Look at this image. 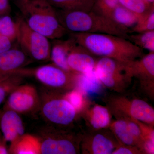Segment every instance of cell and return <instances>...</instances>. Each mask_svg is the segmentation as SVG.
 I'll list each match as a JSON object with an SVG mask.
<instances>
[{
    "label": "cell",
    "instance_id": "cell-21",
    "mask_svg": "<svg viewBox=\"0 0 154 154\" xmlns=\"http://www.w3.org/2000/svg\"><path fill=\"white\" fill-rule=\"evenodd\" d=\"M25 77L19 71L0 76V106L5 101L9 94L14 88L23 84Z\"/></svg>",
    "mask_w": 154,
    "mask_h": 154
},
{
    "label": "cell",
    "instance_id": "cell-2",
    "mask_svg": "<svg viewBox=\"0 0 154 154\" xmlns=\"http://www.w3.org/2000/svg\"><path fill=\"white\" fill-rule=\"evenodd\" d=\"M57 13L61 24L68 33H104L125 38L131 33L130 29L94 11L61 10Z\"/></svg>",
    "mask_w": 154,
    "mask_h": 154
},
{
    "label": "cell",
    "instance_id": "cell-10",
    "mask_svg": "<svg viewBox=\"0 0 154 154\" xmlns=\"http://www.w3.org/2000/svg\"><path fill=\"white\" fill-rule=\"evenodd\" d=\"M40 103V95L36 87L30 84H22L9 94L3 108L25 115L39 111Z\"/></svg>",
    "mask_w": 154,
    "mask_h": 154
},
{
    "label": "cell",
    "instance_id": "cell-13",
    "mask_svg": "<svg viewBox=\"0 0 154 154\" xmlns=\"http://www.w3.org/2000/svg\"><path fill=\"white\" fill-rule=\"evenodd\" d=\"M0 129L3 137L10 143L25 134L21 115L7 108H2L0 110Z\"/></svg>",
    "mask_w": 154,
    "mask_h": 154
},
{
    "label": "cell",
    "instance_id": "cell-19",
    "mask_svg": "<svg viewBox=\"0 0 154 154\" xmlns=\"http://www.w3.org/2000/svg\"><path fill=\"white\" fill-rule=\"evenodd\" d=\"M110 112L108 108L96 105L88 109L86 113L88 122L94 129L99 130L110 126Z\"/></svg>",
    "mask_w": 154,
    "mask_h": 154
},
{
    "label": "cell",
    "instance_id": "cell-17",
    "mask_svg": "<svg viewBox=\"0 0 154 154\" xmlns=\"http://www.w3.org/2000/svg\"><path fill=\"white\" fill-rule=\"evenodd\" d=\"M103 85L94 70L84 74H79L76 88L83 96H94L99 94L102 91Z\"/></svg>",
    "mask_w": 154,
    "mask_h": 154
},
{
    "label": "cell",
    "instance_id": "cell-28",
    "mask_svg": "<svg viewBox=\"0 0 154 154\" xmlns=\"http://www.w3.org/2000/svg\"><path fill=\"white\" fill-rule=\"evenodd\" d=\"M119 4V0H98L96 4V9L94 11L110 18L113 10Z\"/></svg>",
    "mask_w": 154,
    "mask_h": 154
},
{
    "label": "cell",
    "instance_id": "cell-6",
    "mask_svg": "<svg viewBox=\"0 0 154 154\" xmlns=\"http://www.w3.org/2000/svg\"><path fill=\"white\" fill-rule=\"evenodd\" d=\"M25 76H33L45 88L66 92L76 88L79 73L66 71L54 64L45 65L34 69H22Z\"/></svg>",
    "mask_w": 154,
    "mask_h": 154
},
{
    "label": "cell",
    "instance_id": "cell-8",
    "mask_svg": "<svg viewBox=\"0 0 154 154\" xmlns=\"http://www.w3.org/2000/svg\"><path fill=\"white\" fill-rule=\"evenodd\" d=\"M95 71L103 85L117 93L123 92L132 81L124 63L110 58L97 60Z\"/></svg>",
    "mask_w": 154,
    "mask_h": 154
},
{
    "label": "cell",
    "instance_id": "cell-22",
    "mask_svg": "<svg viewBox=\"0 0 154 154\" xmlns=\"http://www.w3.org/2000/svg\"><path fill=\"white\" fill-rule=\"evenodd\" d=\"M110 18L119 25L130 29L136 25L140 17L119 4L113 10Z\"/></svg>",
    "mask_w": 154,
    "mask_h": 154
},
{
    "label": "cell",
    "instance_id": "cell-18",
    "mask_svg": "<svg viewBox=\"0 0 154 154\" xmlns=\"http://www.w3.org/2000/svg\"><path fill=\"white\" fill-rule=\"evenodd\" d=\"M70 39L62 40L55 39L51 45L50 60L53 64L66 71L72 72L67 62L68 52Z\"/></svg>",
    "mask_w": 154,
    "mask_h": 154
},
{
    "label": "cell",
    "instance_id": "cell-34",
    "mask_svg": "<svg viewBox=\"0 0 154 154\" xmlns=\"http://www.w3.org/2000/svg\"><path fill=\"white\" fill-rule=\"evenodd\" d=\"M146 1L148 2H149L152 3V4H154V0H146Z\"/></svg>",
    "mask_w": 154,
    "mask_h": 154
},
{
    "label": "cell",
    "instance_id": "cell-7",
    "mask_svg": "<svg viewBox=\"0 0 154 154\" xmlns=\"http://www.w3.org/2000/svg\"><path fill=\"white\" fill-rule=\"evenodd\" d=\"M37 136L40 154H75L79 150L77 138L59 128L52 125L43 128Z\"/></svg>",
    "mask_w": 154,
    "mask_h": 154
},
{
    "label": "cell",
    "instance_id": "cell-9",
    "mask_svg": "<svg viewBox=\"0 0 154 154\" xmlns=\"http://www.w3.org/2000/svg\"><path fill=\"white\" fill-rule=\"evenodd\" d=\"M18 41L21 49L32 59L40 61L50 60L51 45L49 38L32 30L24 19L19 18Z\"/></svg>",
    "mask_w": 154,
    "mask_h": 154
},
{
    "label": "cell",
    "instance_id": "cell-12",
    "mask_svg": "<svg viewBox=\"0 0 154 154\" xmlns=\"http://www.w3.org/2000/svg\"><path fill=\"white\" fill-rule=\"evenodd\" d=\"M67 54V62L72 72L84 74L94 70L96 61L92 55L71 38Z\"/></svg>",
    "mask_w": 154,
    "mask_h": 154
},
{
    "label": "cell",
    "instance_id": "cell-24",
    "mask_svg": "<svg viewBox=\"0 0 154 154\" xmlns=\"http://www.w3.org/2000/svg\"><path fill=\"white\" fill-rule=\"evenodd\" d=\"M54 7L61 10H79L89 12L93 8L92 3L89 0H47Z\"/></svg>",
    "mask_w": 154,
    "mask_h": 154
},
{
    "label": "cell",
    "instance_id": "cell-1",
    "mask_svg": "<svg viewBox=\"0 0 154 154\" xmlns=\"http://www.w3.org/2000/svg\"><path fill=\"white\" fill-rule=\"evenodd\" d=\"M69 38L92 55L127 62L145 55L143 49L120 36L88 33H69Z\"/></svg>",
    "mask_w": 154,
    "mask_h": 154
},
{
    "label": "cell",
    "instance_id": "cell-27",
    "mask_svg": "<svg viewBox=\"0 0 154 154\" xmlns=\"http://www.w3.org/2000/svg\"><path fill=\"white\" fill-rule=\"evenodd\" d=\"M131 33H141L154 30V10L140 18L136 25L130 29Z\"/></svg>",
    "mask_w": 154,
    "mask_h": 154
},
{
    "label": "cell",
    "instance_id": "cell-3",
    "mask_svg": "<svg viewBox=\"0 0 154 154\" xmlns=\"http://www.w3.org/2000/svg\"><path fill=\"white\" fill-rule=\"evenodd\" d=\"M16 5L28 27L53 40L69 33L60 22L54 7L47 0H17Z\"/></svg>",
    "mask_w": 154,
    "mask_h": 154
},
{
    "label": "cell",
    "instance_id": "cell-16",
    "mask_svg": "<svg viewBox=\"0 0 154 154\" xmlns=\"http://www.w3.org/2000/svg\"><path fill=\"white\" fill-rule=\"evenodd\" d=\"M9 154H40V143L37 136L25 134L11 143L9 147Z\"/></svg>",
    "mask_w": 154,
    "mask_h": 154
},
{
    "label": "cell",
    "instance_id": "cell-4",
    "mask_svg": "<svg viewBox=\"0 0 154 154\" xmlns=\"http://www.w3.org/2000/svg\"><path fill=\"white\" fill-rule=\"evenodd\" d=\"M64 93L45 88L39 92L38 111L51 125L61 128L72 125L78 113L66 98Z\"/></svg>",
    "mask_w": 154,
    "mask_h": 154
},
{
    "label": "cell",
    "instance_id": "cell-30",
    "mask_svg": "<svg viewBox=\"0 0 154 154\" xmlns=\"http://www.w3.org/2000/svg\"><path fill=\"white\" fill-rule=\"evenodd\" d=\"M143 154L138 148L132 146H125L119 144L112 154Z\"/></svg>",
    "mask_w": 154,
    "mask_h": 154
},
{
    "label": "cell",
    "instance_id": "cell-20",
    "mask_svg": "<svg viewBox=\"0 0 154 154\" xmlns=\"http://www.w3.org/2000/svg\"><path fill=\"white\" fill-rule=\"evenodd\" d=\"M110 126L113 135L118 140L119 144L135 146L140 149L136 141L130 132L124 119H117L110 123Z\"/></svg>",
    "mask_w": 154,
    "mask_h": 154
},
{
    "label": "cell",
    "instance_id": "cell-5",
    "mask_svg": "<svg viewBox=\"0 0 154 154\" xmlns=\"http://www.w3.org/2000/svg\"><path fill=\"white\" fill-rule=\"evenodd\" d=\"M107 108L118 118H129L153 127L154 109L143 99L124 95L107 97Z\"/></svg>",
    "mask_w": 154,
    "mask_h": 154
},
{
    "label": "cell",
    "instance_id": "cell-25",
    "mask_svg": "<svg viewBox=\"0 0 154 154\" xmlns=\"http://www.w3.org/2000/svg\"><path fill=\"white\" fill-rule=\"evenodd\" d=\"M119 4L140 18L154 10V4L146 0H119Z\"/></svg>",
    "mask_w": 154,
    "mask_h": 154
},
{
    "label": "cell",
    "instance_id": "cell-14",
    "mask_svg": "<svg viewBox=\"0 0 154 154\" xmlns=\"http://www.w3.org/2000/svg\"><path fill=\"white\" fill-rule=\"evenodd\" d=\"M81 142L83 154H112L119 145L110 134L103 132L89 135Z\"/></svg>",
    "mask_w": 154,
    "mask_h": 154
},
{
    "label": "cell",
    "instance_id": "cell-29",
    "mask_svg": "<svg viewBox=\"0 0 154 154\" xmlns=\"http://www.w3.org/2000/svg\"><path fill=\"white\" fill-rule=\"evenodd\" d=\"M66 98L76 110L78 113L84 108V96L77 88L64 93Z\"/></svg>",
    "mask_w": 154,
    "mask_h": 154
},
{
    "label": "cell",
    "instance_id": "cell-26",
    "mask_svg": "<svg viewBox=\"0 0 154 154\" xmlns=\"http://www.w3.org/2000/svg\"><path fill=\"white\" fill-rule=\"evenodd\" d=\"M127 39L142 49L154 52V30L141 33H131Z\"/></svg>",
    "mask_w": 154,
    "mask_h": 154
},
{
    "label": "cell",
    "instance_id": "cell-23",
    "mask_svg": "<svg viewBox=\"0 0 154 154\" xmlns=\"http://www.w3.org/2000/svg\"><path fill=\"white\" fill-rule=\"evenodd\" d=\"M19 21H15L10 15L0 16V35L8 38L13 42L18 40Z\"/></svg>",
    "mask_w": 154,
    "mask_h": 154
},
{
    "label": "cell",
    "instance_id": "cell-11",
    "mask_svg": "<svg viewBox=\"0 0 154 154\" xmlns=\"http://www.w3.org/2000/svg\"><path fill=\"white\" fill-rule=\"evenodd\" d=\"M124 63L129 76L137 79L142 87L152 93L154 91V52Z\"/></svg>",
    "mask_w": 154,
    "mask_h": 154
},
{
    "label": "cell",
    "instance_id": "cell-32",
    "mask_svg": "<svg viewBox=\"0 0 154 154\" xmlns=\"http://www.w3.org/2000/svg\"><path fill=\"white\" fill-rule=\"evenodd\" d=\"M13 43L8 38L0 35V53L12 48Z\"/></svg>",
    "mask_w": 154,
    "mask_h": 154
},
{
    "label": "cell",
    "instance_id": "cell-33",
    "mask_svg": "<svg viewBox=\"0 0 154 154\" xmlns=\"http://www.w3.org/2000/svg\"><path fill=\"white\" fill-rule=\"evenodd\" d=\"M7 143L8 142L3 137L2 135H0V154H9Z\"/></svg>",
    "mask_w": 154,
    "mask_h": 154
},
{
    "label": "cell",
    "instance_id": "cell-15",
    "mask_svg": "<svg viewBox=\"0 0 154 154\" xmlns=\"http://www.w3.org/2000/svg\"><path fill=\"white\" fill-rule=\"evenodd\" d=\"M28 63V56L22 50L11 48L0 53V76L17 72Z\"/></svg>",
    "mask_w": 154,
    "mask_h": 154
},
{
    "label": "cell",
    "instance_id": "cell-31",
    "mask_svg": "<svg viewBox=\"0 0 154 154\" xmlns=\"http://www.w3.org/2000/svg\"><path fill=\"white\" fill-rule=\"evenodd\" d=\"M11 6L9 0H0V16L10 15Z\"/></svg>",
    "mask_w": 154,
    "mask_h": 154
}]
</instances>
